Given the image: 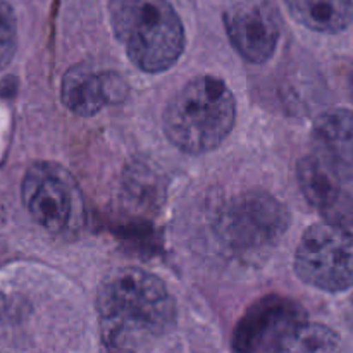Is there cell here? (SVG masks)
Masks as SVG:
<instances>
[{
	"label": "cell",
	"instance_id": "cell-2",
	"mask_svg": "<svg viewBox=\"0 0 353 353\" xmlns=\"http://www.w3.org/2000/svg\"><path fill=\"white\" fill-rule=\"evenodd\" d=\"M234 119L236 100L226 83L214 76H200L169 100L164 131L181 150L202 154L226 140Z\"/></svg>",
	"mask_w": 353,
	"mask_h": 353
},
{
	"label": "cell",
	"instance_id": "cell-1",
	"mask_svg": "<svg viewBox=\"0 0 353 353\" xmlns=\"http://www.w3.org/2000/svg\"><path fill=\"white\" fill-rule=\"evenodd\" d=\"M97 310L110 353H140L174 323V303L165 285L138 268L119 269L103 279Z\"/></svg>",
	"mask_w": 353,
	"mask_h": 353
},
{
	"label": "cell",
	"instance_id": "cell-8",
	"mask_svg": "<svg viewBox=\"0 0 353 353\" xmlns=\"http://www.w3.org/2000/svg\"><path fill=\"white\" fill-rule=\"evenodd\" d=\"M224 26L238 54L254 64L272 57L281 34L278 10L265 0L238 3L228 9Z\"/></svg>",
	"mask_w": 353,
	"mask_h": 353
},
{
	"label": "cell",
	"instance_id": "cell-4",
	"mask_svg": "<svg viewBox=\"0 0 353 353\" xmlns=\"http://www.w3.org/2000/svg\"><path fill=\"white\" fill-rule=\"evenodd\" d=\"M288 226V210L265 192H245L233 196L216 221L221 243L231 254L243 257L271 250Z\"/></svg>",
	"mask_w": 353,
	"mask_h": 353
},
{
	"label": "cell",
	"instance_id": "cell-15",
	"mask_svg": "<svg viewBox=\"0 0 353 353\" xmlns=\"http://www.w3.org/2000/svg\"><path fill=\"white\" fill-rule=\"evenodd\" d=\"M350 92H352V99H353V68H352V72H350Z\"/></svg>",
	"mask_w": 353,
	"mask_h": 353
},
{
	"label": "cell",
	"instance_id": "cell-13",
	"mask_svg": "<svg viewBox=\"0 0 353 353\" xmlns=\"http://www.w3.org/2000/svg\"><path fill=\"white\" fill-rule=\"evenodd\" d=\"M340 350L341 340L331 327L305 319L293 331L281 353H340Z\"/></svg>",
	"mask_w": 353,
	"mask_h": 353
},
{
	"label": "cell",
	"instance_id": "cell-11",
	"mask_svg": "<svg viewBox=\"0 0 353 353\" xmlns=\"http://www.w3.org/2000/svg\"><path fill=\"white\" fill-rule=\"evenodd\" d=\"M341 181L343 179L316 154L299 162V183L303 196L321 212L330 214L340 207Z\"/></svg>",
	"mask_w": 353,
	"mask_h": 353
},
{
	"label": "cell",
	"instance_id": "cell-3",
	"mask_svg": "<svg viewBox=\"0 0 353 353\" xmlns=\"http://www.w3.org/2000/svg\"><path fill=\"white\" fill-rule=\"evenodd\" d=\"M109 14L117 40L141 71H165L181 57L185 28L169 0H110Z\"/></svg>",
	"mask_w": 353,
	"mask_h": 353
},
{
	"label": "cell",
	"instance_id": "cell-6",
	"mask_svg": "<svg viewBox=\"0 0 353 353\" xmlns=\"http://www.w3.org/2000/svg\"><path fill=\"white\" fill-rule=\"evenodd\" d=\"M21 192L30 216L50 233H64L79 214L74 179L55 162H34L24 174Z\"/></svg>",
	"mask_w": 353,
	"mask_h": 353
},
{
	"label": "cell",
	"instance_id": "cell-10",
	"mask_svg": "<svg viewBox=\"0 0 353 353\" xmlns=\"http://www.w3.org/2000/svg\"><path fill=\"white\" fill-rule=\"evenodd\" d=\"M316 155L341 179H353V112L333 109L314 124Z\"/></svg>",
	"mask_w": 353,
	"mask_h": 353
},
{
	"label": "cell",
	"instance_id": "cell-9",
	"mask_svg": "<svg viewBox=\"0 0 353 353\" xmlns=\"http://www.w3.org/2000/svg\"><path fill=\"white\" fill-rule=\"evenodd\" d=\"M62 102L76 116H95L103 105L126 97V81L117 72L97 71L86 64L69 69L62 78Z\"/></svg>",
	"mask_w": 353,
	"mask_h": 353
},
{
	"label": "cell",
	"instance_id": "cell-5",
	"mask_svg": "<svg viewBox=\"0 0 353 353\" xmlns=\"http://www.w3.org/2000/svg\"><path fill=\"white\" fill-rule=\"evenodd\" d=\"M302 281L324 292H343L353 285V233L345 224L319 223L307 230L295 254Z\"/></svg>",
	"mask_w": 353,
	"mask_h": 353
},
{
	"label": "cell",
	"instance_id": "cell-7",
	"mask_svg": "<svg viewBox=\"0 0 353 353\" xmlns=\"http://www.w3.org/2000/svg\"><path fill=\"white\" fill-rule=\"evenodd\" d=\"M305 319V310L293 300L281 296L259 300L234 327L231 347L234 353H281Z\"/></svg>",
	"mask_w": 353,
	"mask_h": 353
},
{
	"label": "cell",
	"instance_id": "cell-14",
	"mask_svg": "<svg viewBox=\"0 0 353 353\" xmlns=\"http://www.w3.org/2000/svg\"><path fill=\"white\" fill-rule=\"evenodd\" d=\"M17 47V23L12 7L0 0V71L12 61Z\"/></svg>",
	"mask_w": 353,
	"mask_h": 353
},
{
	"label": "cell",
	"instance_id": "cell-12",
	"mask_svg": "<svg viewBox=\"0 0 353 353\" xmlns=\"http://www.w3.org/2000/svg\"><path fill=\"white\" fill-rule=\"evenodd\" d=\"M300 24L319 33H341L353 21V0H285Z\"/></svg>",
	"mask_w": 353,
	"mask_h": 353
}]
</instances>
